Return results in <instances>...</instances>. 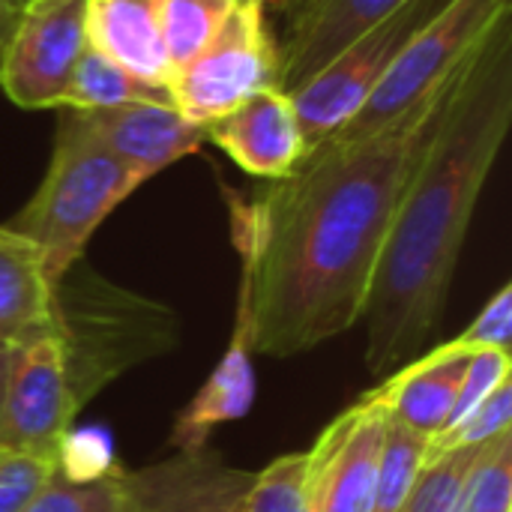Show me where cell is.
<instances>
[{"mask_svg":"<svg viewBox=\"0 0 512 512\" xmlns=\"http://www.w3.org/2000/svg\"><path fill=\"white\" fill-rule=\"evenodd\" d=\"M462 69L387 126L324 141L261 195L225 189L237 255L252 267L255 354L294 357L360 321L396 204Z\"/></svg>","mask_w":512,"mask_h":512,"instance_id":"6da1fadb","label":"cell"},{"mask_svg":"<svg viewBox=\"0 0 512 512\" xmlns=\"http://www.w3.org/2000/svg\"><path fill=\"white\" fill-rule=\"evenodd\" d=\"M510 126L512 12L468 57L384 234L360 312L372 375H393L444 321L474 210Z\"/></svg>","mask_w":512,"mask_h":512,"instance_id":"7a4b0ae2","label":"cell"},{"mask_svg":"<svg viewBox=\"0 0 512 512\" xmlns=\"http://www.w3.org/2000/svg\"><path fill=\"white\" fill-rule=\"evenodd\" d=\"M78 411L123 372L177 348L180 318L102 279L84 258L54 282V330Z\"/></svg>","mask_w":512,"mask_h":512,"instance_id":"3957f363","label":"cell"},{"mask_svg":"<svg viewBox=\"0 0 512 512\" xmlns=\"http://www.w3.org/2000/svg\"><path fill=\"white\" fill-rule=\"evenodd\" d=\"M141 186L114 153L84 126L78 111L57 120L48 168L27 204L3 222L24 237L51 282L63 279L81 258L96 228Z\"/></svg>","mask_w":512,"mask_h":512,"instance_id":"277c9868","label":"cell"},{"mask_svg":"<svg viewBox=\"0 0 512 512\" xmlns=\"http://www.w3.org/2000/svg\"><path fill=\"white\" fill-rule=\"evenodd\" d=\"M267 9L264 0H237L210 42L174 69L171 105L189 123L207 129L249 96L279 87V42Z\"/></svg>","mask_w":512,"mask_h":512,"instance_id":"5b68a950","label":"cell"},{"mask_svg":"<svg viewBox=\"0 0 512 512\" xmlns=\"http://www.w3.org/2000/svg\"><path fill=\"white\" fill-rule=\"evenodd\" d=\"M510 12L512 0H447L411 36L363 111L327 141H351L387 126L396 114L450 81L486 33Z\"/></svg>","mask_w":512,"mask_h":512,"instance_id":"8992f818","label":"cell"},{"mask_svg":"<svg viewBox=\"0 0 512 512\" xmlns=\"http://www.w3.org/2000/svg\"><path fill=\"white\" fill-rule=\"evenodd\" d=\"M444 3L447 0H408L393 15L348 42L291 93L306 138V153L321 147L363 111L402 48Z\"/></svg>","mask_w":512,"mask_h":512,"instance_id":"52a82bcc","label":"cell"},{"mask_svg":"<svg viewBox=\"0 0 512 512\" xmlns=\"http://www.w3.org/2000/svg\"><path fill=\"white\" fill-rule=\"evenodd\" d=\"M90 0H24L0 63V90L18 108H60L90 45Z\"/></svg>","mask_w":512,"mask_h":512,"instance_id":"ba28073f","label":"cell"},{"mask_svg":"<svg viewBox=\"0 0 512 512\" xmlns=\"http://www.w3.org/2000/svg\"><path fill=\"white\" fill-rule=\"evenodd\" d=\"M78 414L60 342L54 336H42L12 345L0 408V453L33 456L57 465L60 441L72 432Z\"/></svg>","mask_w":512,"mask_h":512,"instance_id":"9c48e42d","label":"cell"},{"mask_svg":"<svg viewBox=\"0 0 512 512\" xmlns=\"http://www.w3.org/2000/svg\"><path fill=\"white\" fill-rule=\"evenodd\" d=\"M387 411L369 393L306 450V512H372Z\"/></svg>","mask_w":512,"mask_h":512,"instance_id":"30bf717a","label":"cell"},{"mask_svg":"<svg viewBox=\"0 0 512 512\" xmlns=\"http://www.w3.org/2000/svg\"><path fill=\"white\" fill-rule=\"evenodd\" d=\"M255 315H252V267L240 258V285H237V309L234 330L222 360L213 375L201 384V390L189 399V405L177 414L171 429V444L177 453H201L207 450V438L213 429L246 417L255 405Z\"/></svg>","mask_w":512,"mask_h":512,"instance_id":"8fae6325","label":"cell"},{"mask_svg":"<svg viewBox=\"0 0 512 512\" xmlns=\"http://www.w3.org/2000/svg\"><path fill=\"white\" fill-rule=\"evenodd\" d=\"M90 135L114 153L141 183L198 153L207 129L189 123L171 102H123L114 108L78 111Z\"/></svg>","mask_w":512,"mask_h":512,"instance_id":"7c38bea8","label":"cell"},{"mask_svg":"<svg viewBox=\"0 0 512 512\" xmlns=\"http://www.w3.org/2000/svg\"><path fill=\"white\" fill-rule=\"evenodd\" d=\"M207 141L237 168L261 180H282L306 159V138L294 99L279 87L249 96L210 123Z\"/></svg>","mask_w":512,"mask_h":512,"instance_id":"4fadbf2b","label":"cell"},{"mask_svg":"<svg viewBox=\"0 0 512 512\" xmlns=\"http://www.w3.org/2000/svg\"><path fill=\"white\" fill-rule=\"evenodd\" d=\"M408 0H288L279 42V87L294 93L348 42Z\"/></svg>","mask_w":512,"mask_h":512,"instance_id":"5bb4252c","label":"cell"},{"mask_svg":"<svg viewBox=\"0 0 512 512\" xmlns=\"http://www.w3.org/2000/svg\"><path fill=\"white\" fill-rule=\"evenodd\" d=\"M213 459L216 453L210 450L177 453L174 459L141 471H126L117 465L111 474L87 483L66 480L54 468L51 480L21 512H153Z\"/></svg>","mask_w":512,"mask_h":512,"instance_id":"9a60e30c","label":"cell"},{"mask_svg":"<svg viewBox=\"0 0 512 512\" xmlns=\"http://www.w3.org/2000/svg\"><path fill=\"white\" fill-rule=\"evenodd\" d=\"M468 357L471 351L444 342L426 357L399 366L393 375L384 378L378 390H369V396L384 405L390 420L432 441L444 432L453 414Z\"/></svg>","mask_w":512,"mask_h":512,"instance_id":"2e32d148","label":"cell"},{"mask_svg":"<svg viewBox=\"0 0 512 512\" xmlns=\"http://www.w3.org/2000/svg\"><path fill=\"white\" fill-rule=\"evenodd\" d=\"M90 45L135 78L168 90L171 60L159 24V0H90Z\"/></svg>","mask_w":512,"mask_h":512,"instance_id":"e0dca14e","label":"cell"},{"mask_svg":"<svg viewBox=\"0 0 512 512\" xmlns=\"http://www.w3.org/2000/svg\"><path fill=\"white\" fill-rule=\"evenodd\" d=\"M54 330V282L39 252L0 225V345H24Z\"/></svg>","mask_w":512,"mask_h":512,"instance_id":"ac0fdd59","label":"cell"},{"mask_svg":"<svg viewBox=\"0 0 512 512\" xmlns=\"http://www.w3.org/2000/svg\"><path fill=\"white\" fill-rule=\"evenodd\" d=\"M123 102H171V93L135 78L120 63H114L108 54L87 45V51L81 54V60L69 78L60 108L96 111V108H114Z\"/></svg>","mask_w":512,"mask_h":512,"instance_id":"d6986e66","label":"cell"},{"mask_svg":"<svg viewBox=\"0 0 512 512\" xmlns=\"http://www.w3.org/2000/svg\"><path fill=\"white\" fill-rule=\"evenodd\" d=\"M429 456V438L387 417L372 512H399Z\"/></svg>","mask_w":512,"mask_h":512,"instance_id":"ffe728a7","label":"cell"},{"mask_svg":"<svg viewBox=\"0 0 512 512\" xmlns=\"http://www.w3.org/2000/svg\"><path fill=\"white\" fill-rule=\"evenodd\" d=\"M234 6L237 0H159V24L171 69L192 60Z\"/></svg>","mask_w":512,"mask_h":512,"instance_id":"44dd1931","label":"cell"},{"mask_svg":"<svg viewBox=\"0 0 512 512\" xmlns=\"http://www.w3.org/2000/svg\"><path fill=\"white\" fill-rule=\"evenodd\" d=\"M480 447H459L426 459L399 512H459V498Z\"/></svg>","mask_w":512,"mask_h":512,"instance_id":"7402d4cb","label":"cell"},{"mask_svg":"<svg viewBox=\"0 0 512 512\" xmlns=\"http://www.w3.org/2000/svg\"><path fill=\"white\" fill-rule=\"evenodd\" d=\"M459 512H512V432L486 441L465 480Z\"/></svg>","mask_w":512,"mask_h":512,"instance_id":"603a6c76","label":"cell"},{"mask_svg":"<svg viewBox=\"0 0 512 512\" xmlns=\"http://www.w3.org/2000/svg\"><path fill=\"white\" fill-rule=\"evenodd\" d=\"M231 512H306V453H285L252 474Z\"/></svg>","mask_w":512,"mask_h":512,"instance_id":"cb8c5ba5","label":"cell"},{"mask_svg":"<svg viewBox=\"0 0 512 512\" xmlns=\"http://www.w3.org/2000/svg\"><path fill=\"white\" fill-rule=\"evenodd\" d=\"M249 483H252L249 471L228 468L216 456L201 474H195L153 512H231L240 495L249 489Z\"/></svg>","mask_w":512,"mask_h":512,"instance_id":"d4e9b609","label":"cell"},{"mask_svg":"<svg viewBox=\"0 0 512 512\" xmlns=\"http://www.w3.org/2000/svg\"><path fill=\"white\" fill-rule=\"evenodd\" d=\"M512 420V381H504L480 408H474L459 426L441 432L438 438L429 441V456L447 453V450H459V447H480L492 438H498L501 432L510 429Z\"/></svg>","mask_w":512,"mask_h":512,"instance_id":"484cf974","label":"cell"},{"mask_svg":"<svg viewBox=\"0 0 512 512\" xmlns=\"http://www.w3.org/2000/svg\"><path fill=\"white\" fill-rule=\"evenodd\" d=\"M512 363L510 351H471L468 357V366H465V375H462V384H459V393H456V405H453V414L444 426L453 429L459 426L474 408H480L504 381H510ZM438 438V435H435Z\"/></svg>","mask_w":512,"mask_h":512,"instance_id":"4316f807","label":"cell"},{"mask_svg":"<svg viewBox=\"0 0 512 512\" xmlns=\"http://www.w3.org/2000/svg\"><path fill=\"white\" fill-rule=\"evenodd\" d=\"M114 468H117V462H114V453H111V441L99 429L69 432L60 441L57 471L66 480L87 483V480H99V477L111 474Z\"/></svg>","mask_w":512,"mask_h":512,"instance_id":"83f0119b","label":"cell"},{"mask_svg":"<svg viewBox=\"0 0 512 512\" xmlns=\"http://www.w3.org/2000/svg\"><path fill=\"white\" fill-rule=\"evenodd\" d=\"M512 339V285H504L489 303L480 309V315L471 321L465 333L453 339L462 351H510Z\"/></svg>","mask_w":512,"mask_h":512,"instance_id":"f1b7e54d","label":"cell"},{"mask_svg":"<svg viewBox=\"0 0 512 512\" xmlns=\"http://www.w3.org/2000/svg\"><path fill=\"white\" fill-rule=\"evenodd\" d=\"M54 462L33 456H0V512H21L51 480Z\"/></svg>","mask_w":512,"mask_h":512,"instance_id":"f546056e","label":"cell"},{"mask_svg":"<svg viewBox=\"0 0 512 512\" xmlns=\"http://www.w3.org/2000/svg\"><path fill=\"white\" fill-rule=\"evenodd\" d=\"M21 6H24V0H0V63H3V51L9 45V36L18 24Z\"/></svg>","mask_w":512,"mask_h":512,"instance_id":"4dcf8cb0","label":"cell"},{"mask_svg":"<svg viewBox=\"0 0 512 512\" xmlns=\"http://www.w3.org/2000/svg\"><path fill=\"white\" fill-rule=\"evenodd\" d=\"M9 363H12V348H0V408H3V393H6V378H9Z\"/></svg>","mask_w":512,"mask_h":512,"instance_id":"1f68e13d","label":"cell"},{"mask_svg":"<svg viewBox=\"0 0 512 512\" xmlns=\"http://www.w3.org/2000/svg\"><path fill=\"white\" fill-rule=\"evenodd\" d=\"M264 3H267V6H285L288 0H264Z\"/></svg>","mask_w":512,"mask_h":512,"instance_id":"d6a6232c","label":"cell"},{"mask_svg":"<svg viewBox=\"0 0 512 512\" xmlns=\"http://www.w3.org/2000/svg\"><path fill=\"white\" fill-rule=\"evenodd\" d=\"M0 348H6V345H0Z\"/></svg>","mask_w":512,"mask_h":512,"instance_id":"836d02e7","label":"cell"},{"mask_svg":"<svg viewBox=\"0 0 512 512\" xmlns=\"http://www.w3.org/2000/svg\"><path fill=\"white\" fill-rule=\"evenodd\" d=\"M0 456H3V453H0Z\"/></svg>","mask_w":512,"mask_h":512,"instance_id":"e575fe53","label":"cell"}]
</instances>
